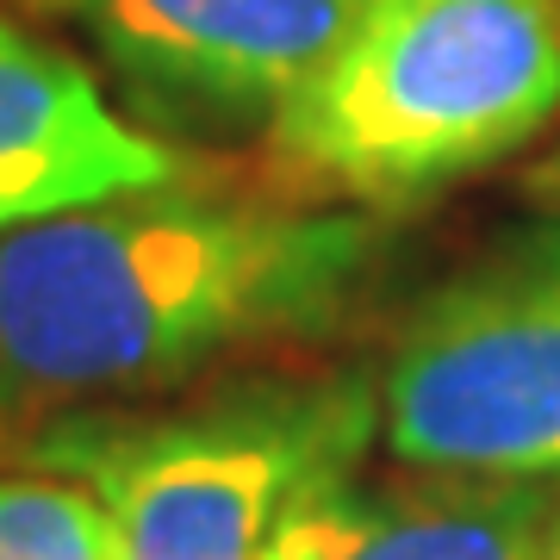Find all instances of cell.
Instances as JSON below:
<instances>
[{"instance_id": "cell-1", "label": "cell", "mask_w": 560, "mask_h": 560, "mask_svg": "<svg viewBox=\"0 0 560 560\" xmlns=\"http://www.w3.org/2000/svg\"><path fill=\"white\" fill-rule=\"evenodd\" d=\"M381 261L386 231L355 212L180 175L7 231L0 455L44 423L337 337Z\"/></svg>"}, {"instance_id": "cell-2", "label": "cell", "mask_w": 560, "mask_h": 560, "mask_svg": "<svg viewBox=\"0 0 560 560\" xmlns=\"http://www.w3.org/2000/svg\"><path fill=\"white\" fill-rule=\"evenodd\" d=\"M381 436L368 368H249L200 393L81 411L0 460L75 480L101 504L113 560H261L318 480Z\"/></svg>"}, {"instance_id": "cell-3", "label": "cell", "mask_w": 560, "mask_h": 560, "mask_svg": "<svg viewBox=\"0 0 560 560\" xmlns=\"http://www.w3.org/2000/svg\"><path fill=\"white\" fill-rule=\"evenodd\" d=\"M560 113V0H368L275 119L293 180L399 212L480 175Z\"/></svg>"}, {"instance_id": "cell-4", "label": "cell", "mask_w": 560, "mask_h": 560, "mask_svg": "<svg viewBox=\"0 0 560 560\" xmlns=\"http://www.w3.org/2000/svg\"><path fill=\"white\" fill-rule=\"evenodd\" d=\"M381 442L418 474L560 480V219H529L399 318Z\"/></svg>"}, {"instance_id": "cell-5", "label": "cell", "mask_w": 560, "mask_h": 560, "mask_svg": "<svg viewBox=\"0 0 560 560\" xmlns=\"http://www.w3.org/2000/svg\"><path fill=\"white\" fill-rule=\"evenodd\" d=\"M131 113L162 131H275L368 0H75Z\"/></svg>"}, {"instance_id": "cell-6", "label": "cell", "mask_w": 560, "mask_h": 560, "mask_svg": "<svg viewBox=\"0 0 560 560\" xmlns=\"http://www.w3.org/2000/svg\"><path fill=\"white\" fill-rule=\"evenodd\" d=\"M560 523V480H474L405 474L368 480L361 467L318 480L261 560H541Z\"/></svg>"}, {"instance_id": "cell-7", "label": "cell", "mask_w": 560, "mask_h": 560, "mask_svg": "<svg viewBox=\"0 0 560 560\" xmlns=\"http://www.w3.org/2000/svg\"><path fill=\"white\" fill-rule=\"evenodd\" d=\"M175 175L168 143L125 125L81 62L0 13V237Z\"/></svg>"}, {"instance_id": "cell-8", "label": "cell", "mask_w": 560, "mask_h": 560, "mask_svg": "<svg viewBox=\"0 0 560 560\" xmlns=\"http://www.w3.org/2000/svg\"><path fill=\"white\" fill-rule=\"evenodd\" d=\"M0 560H113V536L75 480L0 460Z\"/></svg>"}, {"instance_id": "cell-9", "label": "cell", "mask_w": 560, "mask_h": 560, "mask_svg": "<svg viewBox=\"0 0 560 560\" xmlns=\"http://www.w3.org/2000/svg\"><path fill=\"white\" fill-rule=\"evenodd\" d=\"M541 560H560V523H555V536H548V548H541Z\"/></svg>"}, {"instance_id": "cell-10", "label": "cell", "mask_w": 560, "mask_h": 560, "mask_svg": "<svg viewBox=\"0 0 560 560\" xmlns=\"http://www.w3.org/2000/svg\"><path fill=\"white\" fill-rule=\"evenodd\" d=\"M38 7H44V0H38ZM50 7H75V0H50Z\"/></svg>"}]
</instances>
